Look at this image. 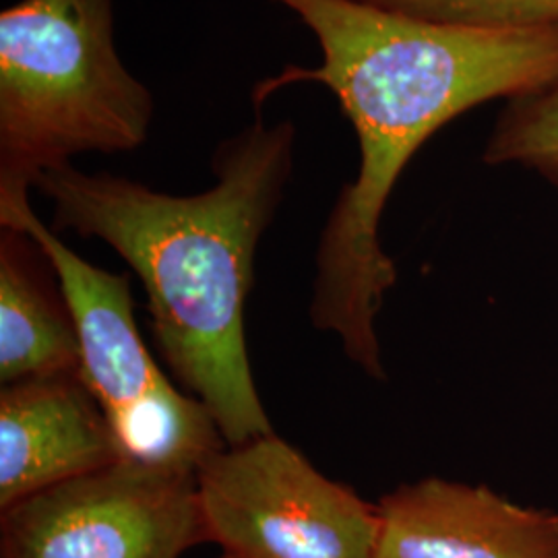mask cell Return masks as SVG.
<instances>
[{"instance_id":"8992f818","label":"cell","mask_w":558,"mask_h":558,"mask_svg":"<svg viewBox=\"0 0 558 558\" xmlns=\"http://www.w3.org/2000/svg\"><path fill=\"white\" fill-rule=\"evenodd\" d=\"M373 558H558V515L484 486L428 478L377 505Z\"/></svg>"},{"instance_id":"3957f363","label":"cell","mask_w":558,"mask_h":558,"mask_svg":"<svg viewBox=\"0 0 558 558\" xmlns=\"http://www.w3.org/2000/svg\"><path fill=\"white\" fill-rule=\"evenodd\" d=\"M154 96L120 60L114 0H20L0 13V195L81 154L135 151Z\"/></svg>"},{"instance_id":"9c48e42d","label":"cell","mask_w":558,"mask_h":558,"mask_svg":"<svg viewBox=\"0 0 558 558\" xmlns=\"http://www.w3.org/2000/svg\"><path fill=\"white\" fill-rule=\"evenodd\" d=\"M81 373L77 329L54 267L15 228L0 232V383Z\"/></svg>"},{"instance_id":"4fadbf2b","label":"cell","mask_w":558,"mask_h":558,"mask_svg":"<svg viewBox=\"0 0 558 558\" xmlns=\"http://www.w3.org/2000/svg\"><path fill=\"white\" fill-rule=\"evenodd\" d=\"M220 558H232V557H228V555H221Z\"/></svg>"},{"instance_id":"277c9868","label":"cell","mask_w":558,"mask_h":558,"mask_svg":"<svg viewBox=\"0 0 558 558\" xmlns=\"http://www.w3.org/2000/svg\"><path fill=\"white\" fill-rule=\"evenodd\" d=\"M207 542L232 558H373L377 507L276 433L226 445L197 474Z\"/></svg>"},{"instance_id":"8fae6325","label":"cell","mask_w":558,"mask_h":558,"mask_svg":"<svg viewBox=\"0 0 558 558\" xmlns=\"http://www.w3.org/2000/svg\"><path fill=\"white\" fill-rule=\"evenodd\" d=\"M484 160L532 168L558 186V80L511 100L486 145Z\"/></svg>"},{"instance_id":"6da1fadb","label":"cell","mask_w":558,"mask_h":558,"mask_svg":"<svg viewBox=\"0 0 558 558\" xmlns=\"http://www.w3.org/2000/svg\"><path fill=\"white\" fill-rule=\"evenodd\" d=\"M319 41L317 66H288L255 100L319 83L359 137L360 166L320 232L311 320L348 359L383 379L377 317L396 283L379 226L403 168L447 122L484 101L521 98L558 80V23L511 32L442 27L354 0H274Z\"/></svg>"},{"instance_id":"30bf717a","label":"cell","mask_w":558,"mask_h":558,"mask_svg":"<svg viewBox=\"0 0 558 558\" xmlns=\"http://www.w3.org/2000/svg\"><path fill=\"white\" fill-rule=\"evenodd\" d=\"M120 461L166 474L195 476L226 447L211 410L166 379L106 414Z\"/></svg>"},{"instance_id":"5b68a950","label":"cell","mask_w":558,"mask_h":558,"mask_svg":"<svg viewBox=\"0 0 558 558\" xmlns=\"http://www.w3.org/2000/svg\"><path fill=\"white\" fill-rule=\"evenodd\" d=\"M195 476L119 461L2 509L0 558H180L205 542Z\"/></svg>"},{"instance_id":"ba28073f","label":"cell","mask_w":558,"mask_h":558,"mask_svg":"<svg viewBox=\"0 0 558 558\" xmlns=\"http://www.w3.org/2000/svg\"><path fill=\"white\" fill-rule=\"evenodd\" d=\"M0 226L40 244L59 278L81 348V375L106 414L166 380L141 339L129 278L80 257L36 216L29 193L0 195Z\"/></svg>"},{"instance_id":"7a4b0ae2","label":"cell","mask_w":558,"mask_h":558,"mask_svg":"<svg viewBox=\"0 0 558 558\" xmlns=\"http://www.w3.org/2000/svg\"><path fill=\"white\" fill-rule=\"evenodd\" d=\"M294 154V122L259 117L216 149V182L197 195H168L73 163L34 184L52 203V230L106 242L140 276L161 356L211 410L226 445L274 433L246 352L244 306Z\"/></svg>"},{"instance_id":"52a82bcc","label":"cell","mask_w":558,"mask_h":558,"mask_svg":"<svg viewBox=\"0 0 558 558\" xmlns=\"http://www.w3.org/2000/svg\"><path fill=\"white\" fill-rule=\"evenodd\" d=\"M119 461L110 422L81 373L2 385L0 511Z\"/></svg>"},{"instance_id":"7c38bea8","label":"cell","mask_w":558,"mask_h":558,"mask_svg":"<svg viewBox=\"0 0 558 558\" xmlns=\"http://www.w3.org/2000/svg\"><path fill=\"white\" fill-rule=\"evenodd\" d=\"M405 20L442 27L511 32L558 23V0H354Z\"/></svg>"}]
</instances>
